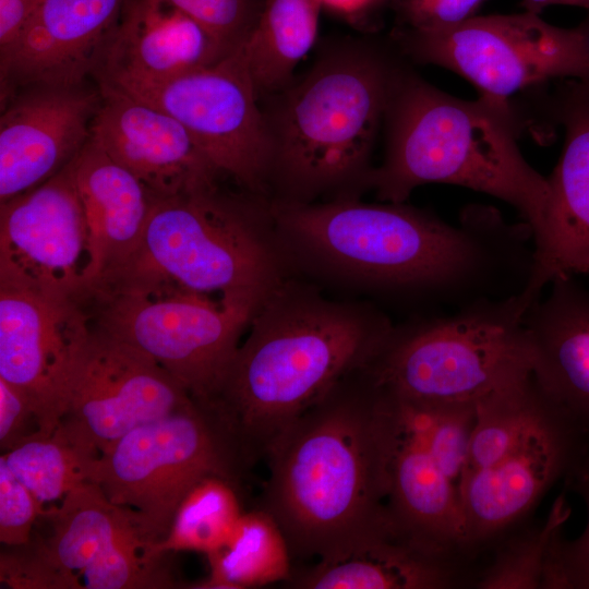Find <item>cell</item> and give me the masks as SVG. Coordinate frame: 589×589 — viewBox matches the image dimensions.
Listing matches in <instances>:
<instances>
[{"label":"cell","mask_w":589,"mask_h":589,"mask_svg":"<svg viewBox=\"0 0 589 589\" xmlns=\"http://www.w3.org/2000/svg\"><path fill=\"white\" fill-rule=\"evenodd\" d=\"M287 254L385 290L435 294L459 308L513 294L533 261L527 223L510 224L489 206L471 205L449 224L405 203L339 197L313 203L269 200Z\"/></svg>","instance_id":"1"},{"label":"cell","mask_w":589,"mask_h":589,"mask_svg":"<svg viewBox=\"0 0 589 589\" xmlns=\"http://www.w3.org/2000/svg\"><path fill=\"white\" fill-rule=\"evenodd\" d=\"M382 312L327 300L287 279L259 306L213 394L199 402L243 472L393 328Z\"/></svg>","instance_id":"2"},{"label":"cell","mask_w":589,"mask_h":589,"mask_svg":"<svg viewBox=\"0 0 589 589\" xmlns=\"http://www.w3.org/2000/svg\"><path fill=\"white\" fill-rule=\"evenodd\" d=\"M394 426L386 396L356 370L277 436L261 507L292 560L335 555L386 518Z\"/></svg>","instance_id":"3"},{"label":"cell","mask_w":589,"mask_h":589,"mask_svg":"<svg viewBox=\"0 0 589 589\" xmlns=\"http://www.w3.org/2000/svg\"><path fill=\"white\" fill-rule=\"evenodd\" d=\"M384 123V159L369 181L382 202L405 203L428 183L454 184L506 202L532 236L539 229L548 178L519 151L510 112L481 98H456L400 67Z\"/></svg>","instance_id":"4"},{"label":"cell","mask_w":589,"mask_h":589,"mask_svg":"<svg viewBox=\"0 0 589 589\" xmlns=\"http://www.w3.org/2000/svg\"><path fill=\"white\" fill-rule=\"evenodd\" d=\"M399 65L381 48L349 41L327 50L265 113L273 144V201L359 197Z\"/></svg>","instance_id":"5"},{"label":"cell","mask_w":589,"mask_h":589,"mask_svg":"<svg viewBox=\"0 0 589 589\" xmlns=\"http://www.w3.org/2000/svg\"><path fill=\"white\" fill-rule=\"evenodd\" d=\"M288 256L269 200L216 184L157 199L137 251L115 271L151 274L255 312L289 279Z\"/></svg>","instance_id":"6"},{"label":"cell","mask_w":589,"mask_h":589,"mask_svg":"<svg viewBox=\"0 0 589 589\" xmlns=\"http://www.w3.org/2000/svg\"><path fill=\"white\" fill-rule=\"evenodd\" d=\"M519 294L483 298L448 314L393 326L360 371L397 400L474 405L533 372Z\"/></svg>","instance_id":"7"},{"label":"cell","mask_w":589,"mask_h":589,"mask_svg":"<svg viewBox=\"0 0 589 589\" xmlns=\"http://www.w3.org/2000/svg\"><path fill=\"white\" fill-rule=\"evenodd\" d=\"M81 304L94 329L149 357L197 402L215 390L255 313L130 269L105 275Z\"/></svg>","instance_id":"8"},{"label":"cell","mask_w":589,"mask_h":589,"mask_svg":"<svg viewBox=\"0 0 589 589\" xmlns=\"http://www.w3.org/2000/svg\"><path fill=\"white\" fill-rule=\"evenodd\" d=\"M244 474L206 411L189 405L118 440L95 459L88 481L127 509L148 544L168 534L177 509L200 481Z\"/></svg>","instance_id":"9"},{"label":"cell","mask_w":589,"mask_h":589,"mask_svg":"<svg viewBox=\"0 0 589 589\" xmlns=\"http://www.w3.org/2000/svg\"><path fill=\"white\" fill-rule=\"evenodd\" d=\"M397 46L417 62L448 69L480 98L510 112L515 93L553 79L589 81V20L562 28L539 14L477 15L444 32L398 28Z\"/></svg>","instance_id":"10"},{"label":"cell","mask_w":589,"mask_h":589,"mask_svg":"<svg viewBox=\"0 0 589 589\" xmlns=\"http://www.w3.org/2000/svg\"><path fill=\"white\" fill-rule=\"evenodd\" d=\"M112 87L175 118L220 175L268 200L272 137L241 45L207 67Z\"/></svg>","instance_id":"11"},{"label":"cell","mask_w":589,"mask_h":589,"mask_svg":"<svg viewBox=\"0 0 589 589\" xmlns=\"http://www.w3.org/2000/svg\"><path fill=\"white\" fill-rule=\"evenodd\" d=\"M193 400L149 357L92 327L69 378L56 431L96 459L133 429Z\"/></svg>","instance_id":"12"},{"label":"cell","mask_w":589,"mask_h":589,"mask_svg":"<svg viewBox=\"0 0 589 589\" xmlns=\"http://www.w3.org/2000/svg\"><path fill=\"white\" fill-rule=\"evenodd\" d=\"M588 453L589 434L545 394L504 454L461 481V507L473 555L479 557L522 522L553 484L564 480Z\"/></svg>","instance_id":"13"},{"label":"cell","mask_w":589,"mask_h":589,"mask_svg":"<svg viewBox=\"0 0 589 589\" xmlns=\"http://www.w3.org/2000/svg\"><path fill=\"white\" fill-rule=\"evenodd\" d=\"M72 160L0 203V285L79 303L88 291L93 254Z\"/></svg>","instance_id":"14"},{"label":"cell","mask_w":589,"mask_h":589,"mask_svg":"<svg viewBox=\"0 0 589 589\" xmlns=\"http://www.w3.org/2000/svg\"><path fill=\"white\" fill-rule=\"evenodd\" d=\"M92 334L81 303L0 285V377L34 405L39 434H52L76 360Z\"/></svg>","instance_id":"15"},{"label":"cell","mask_w":589,"mask_h":589,"mask_svg":"<svg viewBox=\"0 0 589 589\" xmlns=\"http://www.w3.org/2000/svg\"><path fill=\"white\" fill-rule=\"evenodd\" d=\"M99 91L91 137L156 199L217 184L220 172L175 118L110 85Z\"/></svg>","instance_id":"16"},{"label":"cell","mask_w":589,"mask_h":589,"mask_svg":"<svg viewBox=\"0 0 589 589\" xmlns=\"http://www.w3.org/2000/svg\"><path fill=\"white\" fill-rule=\"evenodd\" d=\"M11 96L0 118V203L62 170L91 136L100 91L32 85Z\"/></svg>","instance_id":"17"},{"label":"cell","mask_w":589,"mask_h":589,"mask_svg":"<svg viewBox=\"0 0 589 589\" xmlns=\"http://www.w3.org/2000/svg\"><path fill=\"white\" fill-rule=\"evenodd\" d=\"M476 576L473 560L419 537L389 509L352 545L292 569L285 584L298 589H450L474 587Z\"/></svg>","instance_id":"18"},{"label":"cell","mask_w":589,"mask_h":589,"mask_svg":"<svg viewBox=\"0 0 589 589\" xmlns=\"http://www.w3.org/2000/svg\"><path fill=\"white\" fill-rule=\"evenodd\" d=\"M556 105L565 130L561 158L548 178L544 217L533 233V263L520 298L528 308L557 276L589 267V86L570 82Z\"/></svg>","instance_id":"19"},{"label":"cell","mask_w":589,"mask_h":589,"mask_svg":"<svg viewBox=\"0 0 589 589\" xmlns=\"http://www.w3.org/2000/svg\"><path fill=\"white\" fill-rule=\"evenodd\" d=\"M128 0H41L0 50L1 94L32 85L75 86L94 74Z\"/></svg>","instance_id":"20"},{"label":"cell","mask_w":589,"mask_h":589,"mask_svg":"<svg viewBox=\"0 0 589 589\" xmlns=\"http://www.w3.org/2000/svg\"><path fill=\"white\" fill-rule=\"evenodd\" d=\"M232 50L170 0H128L93 75L112 86L154 83Z\"/></svg>","instance_id":"21"},{"label":"cell","mask_w":589,"mask_h":589,"mask_svg":"<svg viewBox=\"0 0 589 589\" xmlns=\"http://www.w3.org/2000/svg\"><path fill=\"white\" fill-rule=\"evenodd\" d=\"M573 274L555 277L525 314L533 376L589 434V290Z\"/></svg>","instance_id":"22"},{"label":"cell","mask_w":589,"mask_h":589,"mask_svg":"<svg viewBox=\"0 0 589 589\" xmlns=\"http://www.w3.org/2000/svg\"><path fill=\"white\" fill-rule=\"evenodd\" d=\"M72 168L93 254L91 289L135 254L157 199L91 136Z\"/></svg>","instance_id":"23"},{"label":"cell","mask_w":589,"mask_h":589,"mask_svg":"<svg viewBox=\"0 0 589 589\" xmlns=\"http://www.w3.org/2000/svg\"><path fill=\"white\" fill-rule=\"evenodd\" d=\"M390 406L395 426L387 505L392 514L419 537L476 561L458 488L423 441L400 421L392 402Z\"/></svg>","instance_id":"24"},{"label":"cell","mask_w":589,"mask_h":589,"mask_svg":"<svg viewBox=\"0 0 589 589\" xmlns=\"http://www.w3.org/2000/svg\"><path fill=\"white\" fill-rule=\"evenodd\" d=\"M43 515L51 524L50 536L39 540L43 552L57 568L76 579L115 546L143 540L130 512L110 502L91 481L70 491L58 507Z\"/></svg>","instance_id":"25"},{"label":"cell","mask_w":589,"mask_h":589,"mask_svg":"<svg viewBox=\"0 0 589 589\" xmlns=\"http://www.w3.org/2000/svg\"><path fill=\"white\" fill-rule=\"evenodd\" d=\"M318 0H264L241 47L257 93H275L292 74L317 37Z\"/></svg>","instance_id":"26"},{"label":"cell","mask_w":589,"mask_h":589,"mask_svg":"<svg viewBox=\"0 0 589 589\" xmlns=\"http://www.w3.org/2000/svg\"><path fill=\"white\" fill-rule=\"evenodd\" d=\"M207 556L209 577L195 588L245 589L286 582L293 569L281 528L262 507L243 512L226 544Z\"/></svg>","instance_id":"27"},{"label":"cell","mask_w":589,"mask_h":589,"mask_svg":"<svg viewBox=\"0 0 589 589\" xmlns=\"http://www.w3.org/2000/svg\"><path fill=\"white\" fill-rule=\"evenodd\" d=\"M242 514L236 483L219 476L207 477L185 495L166 538L148 544L145 555L163 558L175 551L212 554L226 544Z\"/></svg>","instance_id":"28"},{"label":"cell","mask_w":589,"mask_h":589,"mask_svg":"<svg viewBox=\"0 0 589 589\" xmlns=\"http://www.w3.org/2000/svg\"><path fill=\"white\" fill-rule=\"evenodd\" d=\"M568 516L569 507L561 495L545 521L516 533L506 531L489 548L494 549L493 555L479 568L474 588H541L550 545Z\"/></svg>","instance_id":"29"},{"label":"cell","mask_w":589,"mask_h":589,"mask_svg":"<svg viewBox=\"0 0 589 589\" xmlns=\"http://www.w3.org/2000/svg\"><path fill=\"white\" fill-rule=\"evenodd\" d=\"M1 458L43 505L61 501L88 481V471L95 460L57 431L50 435L35 434L3 453Z\"/></svg>","instance_id":"30"},{"label":"cell","mask_w":589,"mask_h":589,"mask_svg":"<svg viewBox=\"0 0 589 589\" xmlns=\"http://www.w3.org/2000/svg\"><path fill=\"white\" fill-rule=\"evenodd\" d=\"M567 489L585 503L587 522L582 533L566 540L562 530L550 545L542 587L549 589H589V453L564 479Z\"/></svg>","instance_id":"31"},{"label":"cell","mask_w":589,"mask_h":589,"mask_svg":"<svg viewBox=\"0 0 589 589\" xmlns=\"http://www.w3.org/2000/svg\"><path fill=\"white\" fill-rule=\"evenodd\" d=\"M146 546L147 544L143 540H131L115 546L82 572L83 588L137 589L170 587L172 581L161 564L164 557H146Z\"/></svg>","instance_id":"32"},{"label":"cell","mask_w":589,"mask_h":589,"mask_svg":"<svg viewBox=\"0 0 589 589\" xmlns=\"http://www.w3.org/2000/svg\"><path fill=\"white\" fill-rule=\"evenodd\" d=\"M229 49H236L254 26L261 0H170Z\"/></svg>","instance_id":"33"},{"label":"cell","mask_w":589,"mask_h":589,"mask_svg":"<svg viewBox=\"0 0 589 589\" xmlns=\"http://www.w3.org/2000/svg\"><path fill=\"white\" fill-rule=\"evenodd\" d=\"M15 552L1 553L0 579L11 588L22 589H79V579L57 568L45 555L39 540L14 546Z\"/></svg>","instance_id":"34"},{"label":"cell","mask_w":589,"mask_h":589,"mask_svg":"<svg viewBox=\"0 0 589 589\" xmlns=\"http://www.w3.org/2000/svg\"><path fill=\"white\" fill-rule=\"evenodd\" d=\"M43 506L0 457V541L11 548L28 543Z\"/></svg>","instance_id":"35"},{"label":"cell","mask_w":589,"mask_h":589,"mask_svg":"<svg viewBox=\"0 0 589 589\" xmlns=\"http://www.w3.org/2000/svg\"><path fill=\"white\" fill-rule=\"evenodd\" d=\"M488 0H394L399 28L414 32H444L470 19Z\"/></svg>","instance_id":"36"},{"label":"cell","mask_w":589,"mask_h":589,"mask_svg":"<svg viewBox=\"0 0 589 589\" xmlns=\"http://www.w3.org/2000/svg\"><path fill=\"white\" fill-rule=\"evenodd\" d=\"M36 409L21 389L0 377V447L8 452L39 434Z\"/></svg>","instance_id":"37"},{"label":"cell","mask_w":589,"mask_h":589,"mask_svg":"<svg viewBox=\"0 0 589 589\" xmlns=\"http://www.w3.org/2000/svg\"><path fill=\"white\" fill-rule=\"evenodd\" d=\"M41 0H0V50L10 46L26 26Z\"/></svg>","instance_id":"38"},{"label":"cell","mask_w":589,"mask_h":589,"mask_svg":"<svg viewBox=\"0 0 589 589\" xmlns=\"http://www.w3.org/2000/svg\"><path fill=\"white\" fill-rule=\"evenodd\" d=\"M522 5L526 11L536 14L550 5H572L589 11V0H522Z\"/></svg>","instance_id":"39"},{"label":"cell","mask_w":589,"mask_h":589,"mask_svg":"<svg viewBox=\"0 0 589 589\" xmlns=\"http://www.w3.org/2000/svg\"><path fill=\"white\" fill-rule=\"evenodd\" d=\"M378 0H318L322 5L342 13H354Z\"/></svg>","instance_id":"40"},{"label":"cell","mask_w":589,"mask_h":589,"mask_svg":"<svg viewBox=\"0 0 589 589\" xmlns=\"http://www.w3.org/2000/svg\"><path fill=\"white\" fill-rule=\"evenodd\" d=\"M581 275H588V276H589V267L586 268V269L581 273Z\"/></svg>","instance_id":"41"},{"label":"cell","mask_w":589,"mask_h":589,"mask_svg":"<svg viewBox=\"0 0 589 589\" xmlns=\"http://www.w3.org/2000/svg\"><path fill=\"white\" fill-rule=\"evenodd\" d=\"M589 85V81H585Z\"/></svg>","instance_id":"42"}]
</instances>
